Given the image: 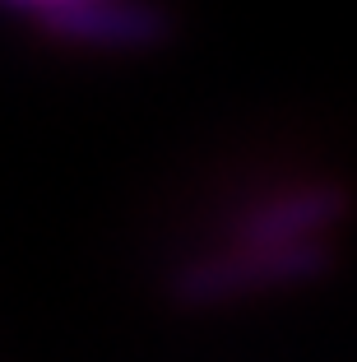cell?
Wrapping results in <instances>:
<instances>
[{"mask_svg":"<svg viewBox=\"0 0 357 362\" xmlns=\"http://www.w3.org/2000/svg\"><path fill=\"white\" fill-rule=\"evenodd\" d=\"M329 260H334V251L325 242H293V246L237 242L228 251L186 260L168 279V293L177 307H218V302H232V298H242V293L315 279L329 269Z\"/></svg>","mask_w":357,"mask_h":362,"instance_id":"1","label":"cell"},{"mask_svg":"<svg viewBox=\"0 0 357 362\" xmlns=\"http://www.w3.org/2000/svg\"><path fill=\"white\" fill-rule=\"evenodd\" d=\"M353 209V195L339 181H306L293 191L264 195L260 204L237 218V242L251 246H293V242H325V228H334Z\"/></svg>","mask_w":357,"mask_h":362,"instance_id":"2","label":"cell"},{"mask_svg":"<svg viewBox=\"0 0 357 362\" xmlns=\"http://www.w3.org/2000/svg\"><path fill=\"white\" fill-rule=\"evenodd\" d=\"M42 28L61 42L84 47H158L168 37V14L148 0H70L42 14Z\"/></svg>","mask_w":357,"mask_h":362,"instance_id":"3","label":"cell"},{"mask_svg":"<svg viewBox=\"0 0 357 362\" xmlns=\"http://www.w3.org/2000/svg\"><path fill=\"white\" fill-rule=\"evenodd\" d=\"M5 5H23V10L47 14V10H56V5H70V0H5Z\"/></svg>","mask_w":357,"mask_h":362,"instance_id":"4","label":"cell"}]
</instances>
